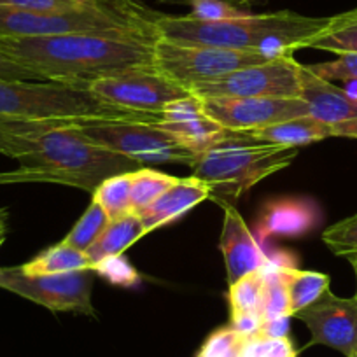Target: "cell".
Here are the masks:
<instances>
[{
    "instance_id": "obj_1",
    "label": "cell",
    "mask_w": 357,
    "mask_h": 357,
    "mask_svg": "<svg viewBox=\"0 0 357 357\" xmlns=\"http://www.w3.org/2000/svg\"><path fill=\"white\" fill-rule=\"evenodd\" d=\"M153 40L107 33L2 39L0 51L36 72L43 81L88 88L91 82L154 68Z\"/></svg>"
},
{
    "instance_id": "obj_2",
    "label": "cell",
    "mask_w": 357,
    "mask_h": 357,
    "mask_svg": "<svg viewBox=\"0 0 357 357\" xmlns=\"http://www.w3.org/2000/svg\"><path fill=\"white\" fill-rule=\"evenodd\" d=\"M329 18H310L294 11L243 15L228 20H202L193 15H158L160 39L178 44L226 47L266 56L303 50L328 25Z\"/></svg>"
},
{
    "instance_id": "obj_3",
    "label": "cell",
    "mask_w": 357,
    "mask_h": 357,
    "mask_svg": "<svg viewBox=\"0 0 357 357\" xmlns=\"http://www.w3.org/2000/svg\"><path fill=\"white\" fill-rule=\"evenodd\" d=\"M20 170L0 175V183L37 181L81 188L93 193L105 178L144 168L137 161L89 142L74 126H60L30 139L18 158Z\"/></svg>"
},
{
    "instance_id": "obj_4",
    "label": "cell",
    "mask_w": 357,
    "mask_h": 357,
    "mask_svg": "<svg viewBox=\"0 0 357 357\" xmlns=\"http://www.w3.org/2000/svg\"><path fill=\"white\" fill-rule=\"evenodd\" d=\"M0 116L29 121L161 123V112L109 104L84 86L53 81H0Z\"/></svg>"
},
{
    "instance_id": "obj_5",
    "label": "cell",
    "mask_w": 357,
    "mask_h": 357,
    "mask_svg": "<svg viewBox=\"0 0 357 357\" xmlns=\"http://www.w3.org/2000/svg\"><path fill=\"white\" fill-rule=\"evenodd\" d=\"M158 15L160 13L144 8L135 0H126L109 8L68 13L0 8V37L32 39L68 33H107L156 43L160 39L154 25Z\"/></svg>"
},
{
    "instance_id": "obj_6",
    "label": "cell",
    "mask_w": 357,
    "mask_h": 357,
    "mask_svg": "<svg viewBox=\"0 0 357 357\" xmlns=\"http://www.w3.org/2000/svg\"><path fill=\"white\" fill-rule=\"evenodd\" d=\"M298 156V147L277 146L257 140L247 132H231L198 156L193 177L211 188L218 204L235 200L254 184L289 167Z\"/></svg>"
},
{
    "instance_id": "obj_7",
    "label": "cell",
    "mask_w": 357,
    "mask_h": 357,
    "mask_svg": "<svg viewBox=\"0 0 357 357\" xmlns=\"http://www.w3.org/2000/svg\"><path fill=\"white\" fill-rule=\"evenodd\" d=\"M84 139L140 165L178 163L193 168L198 154L184 147L158 123L91 121L74 126Z\"/></svg>"
},
{
    "instance_id": "obj_8",
    "label": "cell",
    "mask_w": 357,
    "mask_h": 357,
    "mask_svg": "<svg viewBox=\"0 0 357 357\" xmlns=\"http://www.w3.org/2000/svg\"><path fill=\"white\" fill-rule=\"evenodd\" d=\"M154 68L193 91L197 86L215 81L229 72L263 63L273 56L226 47L178 44L158 39L153 46Z\"/></svg>"
},
{
    "instance_id": "obj_9",
    "label": "cell",
    "mask_w": 357,
    "mask_h": 357,
    "mask_svg": "<svg viewBox=\"0 0 357 357\" xmlns=\"http://www.w3.org/2000/svg\"><path fill=\"white\" fill-rule=\"evenodd\" d=\"M95 273V270L86 268L54 275H26L22 266H8L0 268V287L53 312H75L97 317L91 303Z\"/></svg>"
},
{
    "instance_id": "obj_10",
    "label": "cell",
    "mask_w": 357,
    "mask_h": 357,
    "mask_svg": "<svg viewBox=\"0 0 357 357\" xmlns=\"http://www.w3.org/2000/svg\"><path fill=\"white\" fill-rule=\"evenodd\" d=\"M300 67L293 54H280L197 86L193 95L198 98H300Z\"/></svg>"
},
{
    "instance_id": "obj_11",
    "label": "cell",
    "mask_w": 357,
    "mask_h": 357,
    "mask_svg": "<svg viewBox=\"0 0 357 357\" xmlns=\"http://www.w3.org/2000/svg\"><path fill=\"white\" fill-rule=\"evenodd\" d=\"M88 89L109 104L144 112H161L167 105L193 95L191 89L172 81L156 68L126 72L95 81Z\"/></svg>"
},
{
    "instance_id": "obj_12",
    "label": "cell",
    "mask_w": 357,
    "mask_h": 357,
    "mask_svg": "<svg viewBox=\"0 0 357 357\" xmlns=\"http://www.w3.org/2000/svg\"><path fill=\"white\" fill-rule=\"evenodd\" d=\"M208 118L231 132H254L287 119L310 116L301 98L219 97L200 98Z\"/></svg>"
},
{
    "instance_id": "obj_13",
    "label": "cell",
    "mask_w": 357,
    "mask_h": 357,
    "mask_svg": "<svg viewBox=\"0 0 357 357\" xmlns=\"http://www.w3.org/2000/svg\"><path fill=\"white\" fill-rule=\"evenodd\" d=\"M310 331L307 347L326 345L345 357H357V298H340L324 291L310 307L294 315Z\"/></svg>"
},
{
    "instance_id": "obj_14",
    "label": "cell",
    "mask_w": 357,
    "mask_h": 357,
    "mask_svg": "<svg viewBox=\"0 0 357 357\" xmlns=\"http://www.w3.org/2000/svg\"><path fill=\"white\" fill-rule=\"evenodd\" d=\"M163 121L158 123L160 128L172 133L178 142L200 156L204 151L225 139L229 130L208 118L202 107V100L197 95L177 100L161 111Z\"/></svg>"
},
{
    "instance_id": "obj_15",
    "label": "cell",
    "mask_w": 357,
    "mask_h": 357,
    "mask_svg": "<svg viewBox=\"0 0 357 357\" xmlns=\"http://www.w3.org/2000/svg\"><path fill=\"white\" fill-rule=\"evenodd\" d=\"M225 207V219H222L221 245L222 256H225L226 272H228L229 286L245 277L261 270L268 264V257L257 245L256 238L250 233L249 226L245 225L240 212L235 205L228 202H221Z\"/></svg>"
},
{
    "instance_id": "obj_16",
    "label": "cell",
    "mask_w": 357,
    "mask_h": 357,
    "mask_svg": "<svg viewBox=\"0 0 357 357\" xmlns=\"http://www.w3.org/2000/svg\"><path fill=\"white\" fill-rule=\"evenodd\" d=\"M300 98L307 102L310 116L328 125L357 119V98L319 77L308 65L300 67Z\"/></svg>"
},
{
    "instance_id": "obj_17",
    "label": "cell",
    "mask_w": 357,
    "mask_h": 357,
    "mask_svg": "<svg viewBox=\"0 0 357 357\" xmlns=\"http://www.w3.org/2000/svg\"><path fill=\"white\" fill-rule=\"evenodd\" d=\"M211 188L197 177L175 178V183L160 195L153 204L140 212L146 231L151 233L160 226L170 225L183 218L188 211L211 198Z\"/></svg>"
},
{
    "instance_id": "obj_18",
    "label": "cell",
    "mask_w": 357,
    "mask_h": 357,
    "mask_svg": "<svg viewBox=\"0 0 357 357\" xmlns=\"http://www.w3.org/2000/svg\"><path fill=\"white\" fill-rule=\"evenodd\" d=\"M319 208L307 200L284 198L264 205L257 229L261 236H303L317 226Z\"/></svg>"
},
{
    "instance_id": "obj_19",
    "label": "cell",
    "mask_w": 357,
    "mask_h": 357,
    "mask_svg": "<svg viewBox=\"0 0 357 357\" xmlns=\"http://www.w3.org/2000/svg\"><path fill=\"white\" fill-rule=\"evenodd\" d=\"M264 291V268L247 273L240 280L229 286V314L235 331L249 336L259 331L261 326V303Z\"/></svg>"
},
{
    "instance_id": "obj_20",
    "label": "cell",
    "mask_w": 357,
    "mask_h": 357,
    "mask_svg": "<svg viewBox=\"0 0 357 357\" xmlns=\"http://www.w3.org/2000/svg\"><path fill=\"white\" fill-rule=\"evenodd\" d=\"M144 235H147V231L139 214L128 212L121 218L112 219L107 228L104 229V233L98 236L97 242L86 250L91 270H95L98 264L105 263L112 257L123 256L125 250L130 245H133L137 240L142 238Z\"/></svg>"
},
{
    "instance_id": "obj_21",
    "label": "cell",
    "mask_w": 357,
    "mask_h": 357,
    "mask_svg": "<svg viewBox=\"0 0 357 357\" xmlns=\"http://www.w3.org/2000/svg\"><path fill=\"white\" fill-rule=\"evenodd\" d=\"M247 133L254 139L263 140V142L268 144L300 147L329 139V137H333V128L331 125L319 121L314 116H303V118L287 119V121Z\"/></svg>"
},
{
    "instance_id": "obj_22",
    "label": "cell",
    "mask_w": 357,
    "mask_h": 357,
    "mask_svg": "<svg viewBox=\"0 0 357 357\" xmlns=\"http://www.w3.org/2000/svg\"><path fill=\"white\" fill-rule=\"evenodd\" d=\"M89 121L61 123V121H29V119H15L0 116V154L9 158H22L29 151L30 139L50 132L60 126H82Z\"/></svg>"
},
{
    "instance_id": "obj_23",
    "label": "cell",
    "mask_w": 357,
    "mask_h": 357,
    "mask_svg": "<svg viewBox=\"0 0 357 357\" xmlns=\"http://www.w3.org/2000/svg\"><path fill=\"white\" fill-rule=\"evenodd\" d=\"M280 270H282L284 286H286L287 298H289L293 317L303 308L310 307L324 291L329 289L331 279L326 273L298 270L287 263H280Z\"/></svg>"
},
{
    "instance_id": "obj_24",
    "label": "cell",
    "mask_w": 357,
    "mask_h": 357,
    "mask_svg": "<svg viewBox=\"0 0 357 357\" xmlns=\"http://www.w3.org/2000/svg\"><path fill=\"white\" fill-rule=\"evenodd\" d=\"M307 47L336 54L357 53V8L331 16L326 29L317 33Z\"/></svg>"
},
{
    "instance_id": "obj_25",
    "label": "cell",
    "mask_w": 357,
    "mask_h": 357,
    "mask_svg": "<svg viewBox=\"0 0 357 357\" xmlns=\"http://www.w3.org/2000/svg\"><path fill=\"white\" fill-rule=\"evenodd\" d=\"M86 268H91L86 252L72 249L63 242L50 247L32 261L22 264L23 273L26 275H54V273H68Z\"/></svg>"
},
{
    "instance_id": "obj_26",
    "label": "cell",
    "mask_w": 357,
    "mask_h": 357,
    "mask_svg": "<svg viewBox=\"0 0 357 357\" xmlns=\"http://www.w3.org/2000/svg\"><path fill=\"white\" fill-rule=\"evenodd\" d=\"M282 317H293L289 298H287L286 286H284L282 270H280V263L268 261V264L264 266V291L263 303H261V324Z\"/></svg>"
},
{
    "instance_id": "obj_27",
    "label": "cell",
    "mask_w": 357,
    "mask_h": 357,
    "mask_svg": "<svg viewBox=\"0 0 357 357\" xmlns=\"http://www.w3.org/2000/svg\"><path fill=\"white\" fill-rule=\"evenodd\" d=\"M172 175L151 170V168H139L132 174V193H130V212L140 214L144 208L149 207L163 191H167L175 183Z\"/></svg>"
},
{
    "instance_id": "obj_28",
    "label": "cell",
    "mask_w": 357,
    "mask_h": 357,
    "mask_svg": "<svg viewBox=\"0 0 357 357\" xmlns=\"http://www.w3.org/2000/svg\"><path fill=\"white\" fill-rule=\"evenodd\" d=\"M132 174L112 175L93 191V202H97L109 219H118L130 212V193H132Z\"/></svg>"
},
{
    "instance_id": "obj_29",
    "label": "cell",
    "mask_w": 357,
    "mask_h": 357,
    "mask_svg": "<svg viewBox=\"0 0 357 357\" xmlns=\"http://www.w3.org/2000/svg\"><path fill=\"white\" fill-rule=\"evenodd\" d=\"M109 222H111V219L105 214L104 208H102L97 202H91L89 207L86 208L84 214L81 215V219L75 222L74 228L70 229V233H68L61 242H63L65 245L72 247V249L86 252L89 247L97 242L98 236L104 233V229L107 228Z\"/></svg>"
},
{
    "instance_id": "obj_30",
    "label": "cell",
    "mask_w": 357,
    "mask_h": 357,
    "mask_svg": "<svg viewBox=\"0 0 357 357\" xmlns=\"http://www.w3.org/2000/svg\"><path fill=\"white\" fill-rule=\"evenodd\" d=\"M126 0H0V8L25 9V11H86V9L109 8L118 6Z\"/></svg>"
},
{
    "instance_id": "obj_31",
    "label": "cell",
    "mask_w": 357,
    "mask_h": 357,
    "mask_svg": "<svg viewBox=\"0 0 357 357\" xmlns=\"http://www.w3.org/2000/svg\"><path fill=\"white\" fill-rule=\"evenodd\" d=\"M293 343L287 338H268L254 333L245 336L238 357H296Z\"/></svg>"
},
{
    "instance_id": "obj_32",
    "label": "cell",
    "mask_w": 357,
    "mask_h": 357,
    "mask_svg": "<svg viewBox=\"0 0 357 357\" xmlns=\"http://www.w3.org/2000/svg\"><path fill=\"white\" fill-rule=\"evenodd\" d=\"M322 242L336 256H347V254L357 252V214L329 226L322 233Z\"/></svg>"
},
{
    "instance_id": "obj_33",
    "label": "cell",
    "mask_w": 357,
    "mask_h": 357,
    "mask_svg": "<svg viewBox=\"0 0 357 357\" xmlns=\"http://www.w3.org/2000/svg\"><path fill=\"white\" fill-rule=\"evenodd\" d=\"M245 335L235 331L231 326L212 333L197 357H238Z\"/></svg>"
},
{
    "instance_id": "obj_34",
    "label": "cell",
    "mask_w": 357,
    "mask_h": 357,
    "mask_svg": "<svg viewBox=\"0 0 357 357\" xmlns=\"http://www.w3.org/2000/svg\"><path fill=\"white\" fill-rule=\"evenodd\" d=\"M308 67L326 81H357V53H343L336 60Z\"/></svg>"
},
{
    "instance_id": "obj_35",
    "label": "cell",
    "mask_w": 357,
    "mask_h": 357,
    "mask_svg": "<svg viewBox=\"0 0 357 357\" xmlns=\"http://www.w3.org/2000/svg\"><path fill=\"white\" fill-rule=\"evenodd\" d=\"M95 272L104 275L105 279H109L111 282L119 284V286H133V284L137 282V279H139L135 270H133L125 259L121 261V256L112 257V259L98 264V266L95 268Z\"/></svg>"
},
{
    "instance_id": "obj_36",
    "label": "cell",
    "mask_w": 357,
    "mask_h": 357,
    "mask_svg": "<svg viewBox=\"0 0 357 357\" xmlns=\"http://www.w3.org/2000/svg\"><path fill=\"white\" fill-rule=\"evenodd\" d=\"M190 6L193 8L191 15L202 20H228L247 13L242 9L231 8L225 2H219V0H193Z\"/></svg>"
},
{
    "instance_id": "obj_37",
    "label": "cell",
    "mask_w": 357,
    "mask_h": 357,
    "mask_svg": "<svg viewBox=\"0 0 357 357\" xmlns=\"http://www.w3.org/2000/svg\"><path fill=\"white\" fill-rule=\"evenodd\" d=\"M0 81H43L39 75L30 68L23 67L0 51Z\"/></svg>"
},
{
    "instance_id": "obj_38",
    "label": "cell",
    "mask_w": 357,
    "mask_h": 357,
    "mask_svg": "<svg viewBox=\"0 0 357 357\" xmlns=\"http://www.w3.org/2000/svg\"><path fill=\"white\" fill-rule=\"evenodd\" d=\"M289 319L291 317H282L275 319V321L263 322L257 333L263 336H268V338H286L287 333H289Z\"/></svg>"
},
{
    "instance_id": "obj_39",
    "label": "cell",
    "mask_w": 357,
    "mask_h": 357,
    "mask_svg": "<svg viewBox=\"0 0 357 357\" xmlns=\"http://www.w3.org/2000/svg\"><path fill=\"white\" fill-rule=\"evenodd\" d=\"M333 137H345V139H357V119L336 123L331 125Z\"/></svg>"
},
{
    "instance_id": "obj_40",
    "label": "cell",
    "mask_w": 357,
    "mask_h": 357,
    "mask_svg": "<svg viewBox=\"0 0 357 357\" xmlns=\"http://www.w3.org/2000/svg\"><path fill=\"white\" fill-rule=\"evenodd\" d=\"M181 2H188V4H191L193 0H181ZM219 2H225V4L231 6V8H236V9H242V11H245V9L252 8L256 2H259V0H219Z\"/></svg>"
},
{
    "instance_id": "obj_41",
    "label": "cell",
    "mask_w": 357,
    "mask_h": 357,
    "mask_svg": "<svg viewBox=\"0 0 357 357\" xmlns=\"http://www.w3.org/2000/svg\"><path fill=\"white\" fill-rule=\"evenodd\" d=\"M6 222H8V212L0 211V245L4 243L6 233H8V228H6Z\"/></svg>"
},
{
    "instance_id": "obj_42",
    "label": "cell",
    "mask_w": 357,
    "mask_h": 357,
    "mask_svg": "<svg viewBox=\"0 0 357 357\" xmlns=\"http://www.w3.org/2000/svg\"><path fill=\"white\" fill-rule=\"evenodd\" d=\"M345 91L350 95V97L357 98V81H347Z\"/></svg>"
},
{
    "instance_id": "obj_43",
    "label": "cell",
    "mask_w": 357,
    "mask_h": 357,
    "mask_svg": "<svg viewBox=\"0 0 357 357\" xmlns=\"http://www.w3.org/2000/svg\"><path fill=\"white\" fill-rule=\"evenodd\" d=\"M347 259H349V263L352 264V268H354V273H356V280H357V252H352V254H347ZM354 296L357 298V291H356V294H354Z\"/></svg>"
}]
</instances>
